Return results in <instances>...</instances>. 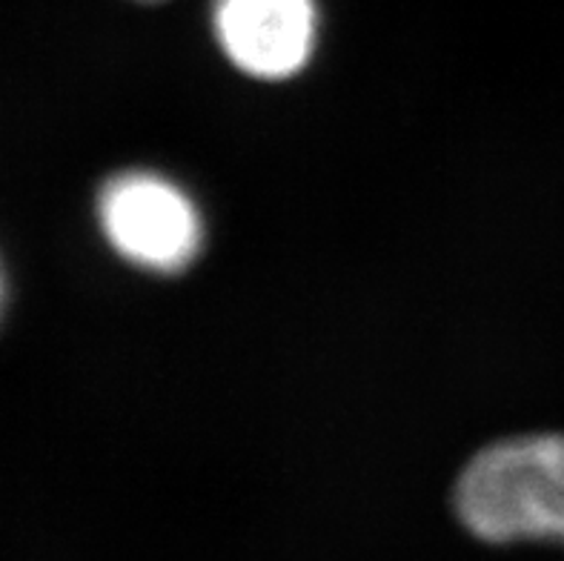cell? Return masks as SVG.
Instances as JSON below:
<instances>
[{
    "label": "cell",
    "mask_w": 564,
    "mask_h": 561,
    "mask_svg": "<svg viewBox=\"0 0 564 561\" xmlns=\"http://www.w3.org/2000/svg\"><path fill=\"white\" fill-rule=\"evenodd\" d=\"M224 57L258 80H286L310 64L318 41L315 0H213Z\"/></svg>",
    "instance_id": "cell-3"
},
{
    "label": "cell",
    "mask_w": 564,
    "mask_h": 561,
    "mask_svg": "<svg viewBox=\"0 0 564 561\" xmlns=\"http://www.w3.org/2000/svg\"><path fill=\"white\" fill-rule=\"evenodd\" d=\"M98 224L123 261L158 276L184 272L204 247L193 195L150 170L121 172L100 186Z\"/></svg>",
    "instance_id": "cell-2"
},
{
    "label": "cell",
    "mask_w": 564,
    "mask_h": 561,
    "mask_svg": "<svg viewBox=\"0 0 564 561\" xmlns=\"http://www.w3.org/2000/svg\"><path fill=\"white\" fill-rule=\"evenodd\" d=\"M453 510L487 544L564 541V435H516L473 455Z\"/></svg>",
    "instance_id": "cell-1"
},
{
    "label": "cell",
    "mask_w": 564,
    "mask_h": 561,
    "mask_svg": "<svg viewBox=\"0 0 564 561\" xmlns=\"http://www.w3.org/2000/svg\"><path fill=\"white\" fill-rule=\"evenodd\" d=\"M0 306H3V272H0Z\"/></svg>",
    "instance_id": "cell-4"
},
{
    "label": "cell",
    "mask_w": 564,
    "mask_h": 561,
    "mask_svg": "<svg viewBox=\"0 0 564 561\" xmlns=\"http://www.w3.org/2000/svg\"><path fill=\"white\" fill-rule=\"evenodd\" d=\"M143 3H155V0H143Z\"/></svg>",
    "instance_id": "cell-5"
}]
</instances>
